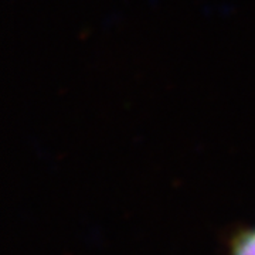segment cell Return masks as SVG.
Segmentation results:
<instances>
[{
  "mask_svg": "<svg viewBox=\"0 0 255 255\" xmlns=\"http://www.w3.org/2000/svg\"><path fill=\"white\" fill-rule=\"evenodd\" d=\"M228 255H255V227L238 230L230 237Z\"/></svg>",
  "mask_w": 255,
  "mask_h": 255,
  "instance_id": "cell-1",
  "label": "cell"
}]
</instances>
